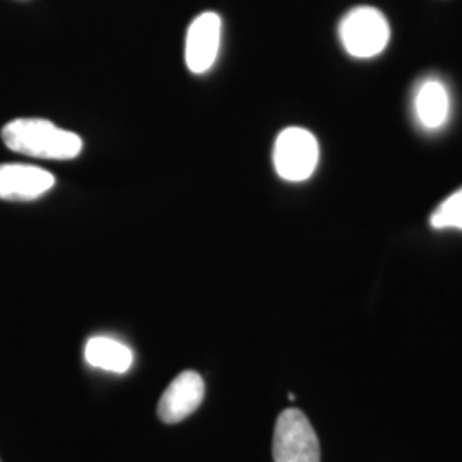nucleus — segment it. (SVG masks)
I'll list each match as a JSON object with an SVG mask.
<instances>
[{
  "label": "nucleus",
  "mask_w": 462,
  "mask_h": 462,
  "mask_svg": "<svg viewBox=\"0 0 462 462\" xmlns=\"http://www.w3.org/2000/svg\"><path fill=\"white\" fill-rule=\"evenodd\" d=\"M2 141L19 154L42 160H74L83 151V139L45 118H16L2 129Z\"/></svg>",
  "instance_id": "obj_1"
},
{
  "label": "nucleus",
  "mask_w": 462,
  "mask_h": 462,
  "mask_svg": "<svg viewBox=\"0 0 462 462\" xmlns=\"http://www.w3.org/2000/svg\"><path fill=\"white\" fill-rule=\"evenodd\" d=\"M274 462H320V444L309 418L290 408L280 414L273 439Z\"/></svg>",
  "instance_id": "obj_4"
},
{
  "label": "nucleus",
  "mask_w": 462,
  "mask_h": 462,
  "mask_svg": "<svg viewBox=\"0 0 462 462\" xmlns=\"http://www.w3.org/2000/svg\"><path fill=\"white\" fill-rule=\"evenodd\" d=\"M339 38L349 55L372 59L382 53L391 38L385 16L375 7L362 5L351 9L339 24Z\"/></svg>",
  "instance_id": "obj_2"
},
{
  "label": "nucleus",
  "mask_w": 462,
  "mask_h": 462,
  "mask_svg": "<svg viewBox=\"0 0 462 462\" xmlns=\"http://www.w3.org/2000/svg\"><path fill=\"white\" fill-rule=\"evenodd\" d=\"M55 185V177L40 166L7 163L0 165V199L34 200Z\"/></svg>",
  "instance_id": "obj_7"
},
{
  "label": "nucleus",
  "mask_w": 462,
  "mask_h": 462,
  "mask_svg": "<svg viewBox=\"0 0 462 462\" xmlns=\"http://www.w3.org/2000/svg\"><path fill=\"white\" fill-rule=\"evenodd\" d=\"M276 173L288 182H303L314 175L319 163V143L314 134L301 127L281 131L273 151Z\"/></svg>",
  "instance_id": "obj_3"
},
{
  "label": "nucleus",
  "mask_w": 462,
  "mask_h": 462,
  "mask_svg": "<svg viewBox=\"0 0 462 462\" xmlns=\"http://www.w3.org/2000/svg\"><path fill=\"white\" fill-rule=\"evenodd\" d=\"M204 380L194 370L182 372L170 382L158 402V416L166 425L180 423L198 411L204 399Z\"/></svg>",
  "instance_id": "obj_6"
},
{
  "label": "nucleus",
  "mask_w": 462,
  "mask_h": 462,
  "mask_svg": "<svg viewBox=\"0 0 462 462\" xmlns=\"http://www.w3.org/2000/svg\"><path fill=\"white\" fill-rule=\"evenodd\" d=\"M86 362L101 370L124 374L133 365V351L112 337H91L84 351Z\"/></svg>",
  "instance_id": "obj_9"
},
{
  "label": "nucleus",
  "mask_w": 462,
  "mask_h": 462,
  "mask_svg": "<svg viewBox=\"0 0 462 462\" xmlns=\"http://www.w3.org/2000/svg\"><path fill=\"white\" fill-rule=\"evenodd\" d=\"M414 108L425 129H440L446 124L450 108L446 86L439 79H427L416 91Z\"/></svg>",
  "instance_id": "obj_8"
},
{
  "label": "nucleus",
  "mask_w": 462,
  "mask_h": 462,
  "mask_svg": "<svg viewBox=\"0 0 462 462\" xmlns=\"http://www.w3.org/2000/svg\"><path fill=\"white\" fill-rule=\"evenodd\" d=\"M430 223L437 230H462V189L454 192L433 211Z\"/></svg>",
  "instance_id": "obj_10"
},
{
  "label": "nucleus",
  "mask_w": 462,
  "mask_h": 462,
  "mask_svg": "<svg viewBox=\"0 0 462 462\" xmlns=\"http://www.w3.org/2000/svg\"><path fill=\"white\" fill-rule=\"evenodd\" d=\"M221 45V17L202 13L196 17L185 38V64L192 74H204L215 66Z\"/></svg>",
  "instance_id": "obj_5"
}]
</instances>
